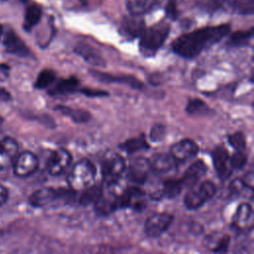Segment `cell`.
Instances as JSON below:
<instances>
[{
  "instance_id": "2e32d148",
  "label": "cell",
  "mask_w": 254,
  "mask_h": 254,
  "mask_svg": "<svg viewBox=\"0 0 254 254\" xmlns=\"http://www.w3.org/2000/svg\"><path fill=\"white\" fill-rule=\"evenodd\" d=\"M207 171L206 165L201 160H197L193 162L185 172L183 178L181 179L184 188L185 187H192L197 184V182L205 175Z\"/></svg>"
},
{
  "instance_id": "d6986e66",
  "label": "cell",
  "mask_w": 254,
  "mask_h": 254,
  "mask_svg": "<svg viewBox=\"0 0 254 254\" xmlns=\"http://www.w3.org/2000/svg\"><path fill=\"white\" fill-rule=\"evenodd\" d=\"M122 29L128 36L140 37L146 29L145 22L140 16H127L122 20Z\"/></svg>"
},
{
  "instance_id": "83f0119b",
  "label": "cell",
  "mask_w": 254,
  "mask_h": 254,
  "mask_svg": "<svg viewBox=\"0 0 254 254\" xmlns=\"http://www.w3.org/2000/svg\"><path fill=\"white\" fill-rule=\"evenodd\" d=\"M186 110L190 115H205L208 113L209 107L203 100L199 98H192L189 100Z\"/></svg>"
},
{
  "instance_id": "8fae6325",
  "label": "cell",
  "mask_w": 254,
  "mask_h": 254,
  "mask_svg": "<svg viewBox=\"0 0 254 254\" xmlns=\"http://www.w3.org/2000/svg\"><path fill=\"white\" fill-rule=\"evenodd\" d=\"M19 154V146L15 139L5 137L0 140V171L12 167L14 160Z\"/></svg>"
},
{
  "instance_id": "9a60e30c",
  "label": "cell",
  "mask_w": 254,
  "mask_h": 254,
  "mask_svg": "<svg viewBox=\"0 0 254 254\" xmlns=\"http://www.w3.org/2000/svg\"><path fill=\"white\" fill-rule=\"evenodd\" d=\"M74 53L80 56L86 63H88L92 66L103 67L106 65V62L104 58L91 46L88 44L78 43L74 47Z\"/></svg>"
},
{
  "instance_id": "ffe728a7",
  "label": "cell",
  "mask_w": 254,
  "mask_h": 254,
  "mask_svg": "<svg viewBox=\"0 0 254 254\" xmlns=\"http://www.w3.org/2000/svg\"><path fill=\"white\" fill-rule=\"evenodd\" d=\"M55 109L75 123H85L90 119V113L84 109L71 108L65 105H58Z\"/></svg>"
},
{
  "instance_id": "3957f363",
  "label": "cell",
  "mask_w": 254,
  "mask_h": 254,
  "mask_svg": "<svg viewBox=\"0 0 254 254\" xmlns=\"http://www.w3.org/2000/svg\"><path fill=\"white\" fill-rule=\"evenodd\" d=\"M96 170L94 165L87 159H81L75 163L67 177L69 188L74 190H84L93 186Z\"/></svg>"
},
{
  "instance_id": "cb8c5ba5",
  "label": "cell",
  "mask_w": 254,
  "mask_h": 254,
  "mask_svg": "<svg viewBox=\"0 0 254 254\" xmlns=\"http://www.w3.org/2000/svg\"><path fill=\"white\" fill-rule=\"evenodd\" d=\"M184 189V185L181 179H170L163 183L162 185V193L163 196L168 198H174L180 194L182 190Z\"/></svg>"
},
{
  "instance_id": "ba28073f",
  "label": "cell",
  "mask_w": 254,
  "mask_h": 254,
  "mask_svg": "<svg viewBox=\"0 0 254 254\" xmlns=\"http://www.w3.org/2000/svg\"><path fill=\"white\" fill-rule=\"evenodd\" d=\"M70 162V153L64 148H60L54 151L51 155L47 164V170L52 176H60L67 170Z\"/></svg>"
},
{
  "instance_id": "277c9868",
  "label": "cell",
  "mask_w": 254,
  "mask_h": 254,
  "mask_svg": "<svg viewBox=\"0 0 254 254\" xmlns=\"http://www.w3.org/2000/svg\"><path fill=\"white\" fill-rule=\"evenodd\" d=\"M216 192L215 185L210 181H203L197 183L187 191L184 203L188 209L194 210L201 207L207 200H209Z\"/></svg>"
},
{
  "instance_id": "ab89813d",
  "label": "cell",
  "mask_w": 254,
  "mask_h": 254,
  "mask_svg": "<svg viewBox=\"0 0 254 254\" xmlns=\"http://www.w3.org/2000/svg\"><path fill=\"white\" fill-rule=\"evenodd\" d=\"M8 195H9V192H8V189L2 185H0V206L3 205L7 198H8Z\"/></svg>"
},
{
  "instance_id": "7bdbcfd3",
  "label": "cell",
  "mask_w": 254,
  "mask_h": 254,
  "mask_svg": "<svg viewBox=\"0 0 254 254\" xmlns=\"http://www.w3.org/2000/svg\"><path fill=\"white\" fill-rule=\"evenodd\" d=\"M3 123V118L0 116V125Z\"/></svg>"
},
{
  "instance_id": "30bf717a",
  "label": "cell",
  "mask_w": 254,
  "mask_h": 254,
  "mask_svg": "<svg viewBox=\"0 0 254 254\" xmlns=\"http://www.w3.org/2000/svg\"><path fill=\"white\" fill-rule=\"evenodd\" d=\"M198 152V146L190 139H183L171 147L170 154L176 163H184L193 158Z\"/></svg>"
},
{
  "instance_id": "7402d4cb",
  "label": "cell",
  "mask_w": 254,
  "mask_h": 254,
  "mask_svg": "<svg viewBox=\"0 0 254 254\" xmlns=\"http://www.w3.org/2000/svg\"><path fill=\"white\" fill-rule=\"evenodd\" d=\"M157 0H126V8L131 15L141 16L154 8Z\"/></svg>"
},
{
  "instance_id": "d4e9b609",
  "label": "cell",
  "mask_w": 254,
  "mask_h": 254,
  "mask_svg": "<svg viewBox=\"0 0 254 254\" xmlns=\"http://www.w3.org/2000/svg\"><path fill=\"white\" fill-rule=\"evenodd\" d=\"M42 18V9L40 6L33 4L30 5L25 13V21L24 28L26 30H31L34 26H36Z\"/></svg>"
},
{
  "instance_id": "5b68a950",
  "label": "cell",
  "mask_w": 254,
  "mask_h": 254,
  "mask_svg": "<svg viewBox=\"0 0 254 254\" xmlns=\"http://www.w3.org/2000/svg\"><path fill=\"white\" fill-rule=\"evenodd\" d=\"M126 170L123 157L115 152H107L101 159V172L103 181L107 186L115 185Z\"/></svg>"
},
{
  "instance_id": "f1b7e54d",
  "label": "cell",
  "mask_w": 254,
  "mask_h": 254,
  "mask_svg": "<svg viewBox=\"0 0 254 254\" xmlns=\"http://www.w3.org/2000/svg\"><path fill=\"white\" fill-rule=\"evenodd\" d=\"M78 85V79L75 77H68L61 79L57 85L51 90V93H67L72 92Z\"/></svg>"
},
{
  "instance_id": "4316f807",
  "label": "cell",
  "mask_w": 254,
  "mask_h": 254,
  "mask_svg": "<svg viewBox=\"0 0 254 254\" xmlns=\"http://www.w3.org/2000/svg\"><path fill=\"white\" fill-rule=\"evenodd\" d=\"M232 10L241 15H252L254 12V0H227Z\"/></svg>"
},
{
  "instance_id": "836d02e7",
  "label": "cell",
  "mask_w": 254,
  "mask_h": 254,
  "mask_svg": "<svg viewBox=\"0 0 254 254\" xmlns=\"http://www.w3.org/2000/svg\"><path fill=\"white\" fill-rule=\"evenodd\" d=\"M228 142L236 151H243L246 146L245 136L241 132H235V133L229 135Z\"/></svg>"
},
{
  "instance_id": "44dd1931",
  "label": "cell",
  "mask_w": 254,
  "mask_h": 254,
  "mask_svg": "<svg viewBox=\"0 0 254 254\" xmlns=\"http://www.w3.org/2000/svg\"><path fill=\"white\" fill-rule=\"evenodd\" d=\"M252 219V207L249 203L243 202L238 205L233 215V224L237 228L246 227Z\"/></svg>"
},
{
  "instance_id": "b9f144b4",
  "label": "cell",
  "mask_w": 254,
  "mask_h": 254,
  "mask_svg": "<svg viewBox=\"0 0 254 254\" xmlns=\"http://www.w3.org/2000/svg\"><path fill=\"white\" fill-rule=\"evenodd\" d=\"M2 33H3V28H2V26H0V37H1Z\"/></svg>"
},
{
  "instance_id": "9c48e42d",
  "label": "cell",
  "mask_w": 254,
  "mask_h": 254,
  "mask_svg": "<svg viewBox=\"0 0 254 254\" xmlns=\"http://www.w3.org/2000/svg\"><path fill=\"white\" fill-rule=\"evenodd\" d=\"M151 172V166L149 159L143 157H137L133 159L127 169L128 179L135 184H144Z\"/></svg>"
},
{
  "instance_id": "1f68e13d",
  "label": "cell",
  "mask_w": 254,
  "mask_h": 254,
  "mask_svg": "<svg viewBox=\"0 0 254 254\" xmlns=\"http://www.w3.org/2000/svg\"><path fill=\"white\" fill-rule=\"evenodd\" d=\"M55 79H56V73L54 70L49 69V68L43 69L39 73V75L36 79L35 86L37 88H46L49 85H51Z\"/></svg>"
},
{
  "instance_id": "60d3db41",
  "label": "cell",
  "mask_w": 254,
  "mask_h": 254,
  "mask_svg": "<svg viewBox=\"0 0 254 254\" xmlns=\"http://www.w3.org/2000/svg\"><path fill=\"white\" fill-rule=\"evenodd\" d=\"M11 99V94L3 87H0V100L1 101H9Z\"/></svg>"
},
{
  "instance_id": "ac0fdd59",
  "label": "cell",
  "mask_w": 254,
  "mask_h": 254,
  "mask_svg": "<svg viewBox=\"0 0 254 254\" xmlns=\"http://www.w3.org/2000/svg\"><path fill=\"white\" fill-rule=\"evenodd\" d=\"M151 170L157 173H167L176 167V161L173 159L171 154L159 153L153 155L150 159Z\"/></svg>"
},
{
  "instance_id": "f546056e",
  "label": "cell",
  "mask_w": 254,
  "mask_h": 254,
  "mask_svg": "<svg viewBox=\"0 0 254 254\" xmlns=\"http://www.w3.org/2000/svg\"><path fill=\"white\" fill-rule=\"evenodd\" d=\"M216 239H210L209 243L207 244V247L215 253H224L227 251L230 238L226 234H222L219 237H215Z\"/></svg>"
},
{
  "instance_id": "484cf974",
  "label": "cell",
  "mask_w": 254,
  "mask_h": 254,
  "mask_svg": "<svg viewBox=\"0 0 254 254\" xmlns=\"http://www.w3.org/2000/svg\"><path fill=\"white\" fill-rule=\"evenodd\" d=\"M253 36V28H250L246 31H236L231 34L228 40V46L230 47H242L248 44L250 39Z\"/></svg>"
},
{
  "instance_id": "5bb4252c",
  "label": "cell",
  "mask_w": 254,
  "mask_h": 254,
  "mask_svg": "<svg viewBox=\"0 0 254 254\" xmlns=\"http://www.w3.org/2000/svg\"><path fill=\"white\" fill-rule=\"evenodd\" d=\"M90 73L96 79L103 82H107V83H110V82L121 83L135 89H141L144 86L141 80H139L137 77H134L132 75H115V74L102 72L99 70H90Z\"/></svg>"
},
{
  "instance_id": "6da1fadb",
  "label": "cell",
  "mask_w": 254,
  "mask_h": 254,
  "mask_svg": "<svg viewBox=\"0 0 254 254\" xmlns=\"http://www.w3.org/2000/svg\"><path fill=\"white\" fill-rule=\"evenodd\" d=\"M230 30L228 24L203 27L201 29L184 34L177 38L173 45V51L186 59L194 58L204 49L217 43L225 37Z\"/></svg>"
},
{
  "instance_id": "f35d334b",
  "label": "cell",
  "mask_w": 254,
  "mask_h": 254,
  "mask_svg": "<svg viewBox=\"0 0 254 254\" xmlns=\"http://www.w3.org/2000/svg\"><path fill=\"white\" fill-rule=\"evenodd\" d=\"M240 181L242 182V184L250 190H253V183H254V180H253V173L252 172H249L247 173L242 179H240Z\"/></svg>"
},
{
  "instance_id": "4dcf8cb0",
  "label": "cell",
  "mask_w": 254,
  "mask_h": 254,
  "mask_svg": "<svg viewBox=\"0 0 254 254\" xmlns=\"http://www.w3.org/2000/svg\"><path fill=\"white\" fill-rule=\"evenodd\" d=\"M225 0H195V6L205 13H214L224 5Z\"/></svg>"
},
{
  "instance_id": "ee69618b",
  "label": "cell",
  "mask_w": 254,
  "mask_h": 254,
  "mask_svg": "<svg viewBox=\"0 0 254 254\" xmlns=\"http://www.w3.org/2000/svg\"><path fill=\"white\" fill-rule=\"evenodd\" d=\"M80 1H83V0H80Z\"/></svg>"
},
{
  "instance_id": "8d00e7d4",
  "label": "cell",
  "mask_w": 254,
  "mask_h": 254,
  "mask_svg": "<svg viewBox=\"0 0 254 254\" xmlns=\"http://www.w3.org/2000/svg\"><path fill=\"white\" fill-rule=\"evenodd\" d=\"M179 11L177 10V4L175 0H169L166 5V15L170 19H176L178 17Z\"/></svg>"
},
{
  "instance_id": "7a4b0ae2",
  "label": "cell",
  "mask_w": 254,
  "mask_h": 254,
  "mask_svg": "<svg viewBox=\"0 0 254 254\" xmlns=\"http://www.w3.org/2000/svg\"><path fill=\"white\" fill-rule=\"evenodd\" d=\"M170 33V25L160 22L145 29L140 36V50L146 56H153L163 46Z\"/></svg>"
},
{
  "instance_id": "52a82bcc",
  "label": "cell",
  "mask_w": 254,
  "mask_h": 254,
  "mask_svg": "<svg viewBox=\"0 0 254 254\" xmlns=\"http://www.w3.org/2000/svg\"><path fill=\"white\" fill-rule=\"evenodd\" d=\"M174 216L168 212L154 213L147 218L144 224V231L149 237L162 235L173 223Z\"/></svg>"
},
{
  "instance_id": "e0dca14e",
  "label": "cell",
  "mask_w": 254,
  "mask_h": 254,
  "mask_svg": "<svg viewBox=\"0 0 254 254\" xmlns=\"http://www.w3.org/2000/svg\"><path fill=\"white\" fill-rule=\"evenodd\" d=\"M3 43L6 50L11 54L21 57H27L30 55L29 48L25 45L22 39L19 38L17 34H15L13 31H9L5 35Z\"/></svg>"
},
{
  "instance_id": "603a6c76",
  "label": "cell",
  "mask_w": 254,
  "mask_h": 254,
  "mask_svg": "<svg viewBox=\"0 0 254 254\" xmlns=\"http://www.w3.org/2000/svg\"><path fill=\"white\" fill-rule=\"evenodd\" d=\"M119 148L127 154H133V153L138 152L140 150L148 149L149 144L147 143L145 136L140 135L138 137H134V138H131V139H128V140L124 141L123 143H121L119 145Z\"/></svg>"
},
{
  "instance_id": "7c38bea8",
  "label": "cell",
  "mask_w": 254,
  "mask_h": 254,
  "mask_svg": "<svg viewBox=\"0 0 254 254\" xmlns=\"http://www.w3.org/2000/svg\"><path fill=\"white\" fill-rule=\"evenodd\" d=\"M61 195V190L51 187H44L35 190L30 195L29 202L34 207H46L55 202Z\"/></svg>"
},
{
  "instance_id": "d590c367",
  "label": "cell",
  "mask_w": 254,
  "mask_h": 254,
  "mask_svg": "<svg viewBox=\"0 0 254 254\" xmlns=\"http://www.w3.org/2000/svg\"><path fill=\"white\" fill-rule=\"evenodd\" d=\"M166 135V127L162 124H155L150 131V139L152 142H159L164 139Z\"/></svg>"
},
{
  "instance_id": "d6a6232c",
  "label": "cell",
  "mask_w": 254,
  "mask_h": 254,
  "mask_svg": "<svg viewBox=\"0 0 254 254\" xmlns=\"http://www.w3.org/2000/svg\"><path fill=\"white\" fill-rule=\"evenodd\" d=\"M82 194L80 196V202L83 204L86 203H90V202H95L96 199L99 197V195L101 194V189L98 187H89L86 190H82Z\"/></svg>"
},
{
  "instance_id": "4fadbf2b",
  "label": "cell",
  "mask_w": 254,
  "mask_h": 254,
  "mask_svg": "<svg viewBox=\"0 0 254 254\" xmlns=\"http://www.w3.org/2000/svg\"><path fill=\"white\" fill-rule=\"evenodd\" d=\"M212 162L215 168V171L220 180L224 181L229 178L232 172V168L230 166L229 155L227 150L223 146H217L212 151Z\"/></svg>"
},
{
  "instance_id": "8992f818",
  "label": "cell",
  "mask_w": 254,
  "mask_h": 254,
  "mask_svg": "<svg viewBox=\"0 0 254 254\" xmlns=\"http://www.w3.org/2000/svg\"><path fill=\"white\" fill-rule=\"evenodd\" d=\"M38 166L39 160L37 156L30 151H24L17 155L13 162L12 169L15 176L19 178H27L37 171Z\"/></svg>"
},
{
  "instance_id": "74e56055",
  "label": "cell",
  "mask_w": 254,
  "mask_h": 254,
  "mask_svg": "<svg viewBox=\"0 0 254 254\" xmlns=\"http://www.w3.org/2000/svg\"><path fill=\"white\" fill-rule=\"evenodd\" d=\"M80 92L89 97H101V96L108 95V93L104 90L91 89V88H82V89H80Z\"/></svg>"
},
{
  "instance_id": "e575fe53",
  "label": "cell",
  "mask_w": 254,
  "mask_h": 254,
  "mask_svg": "<svg viewBox=\"0 0 254 254\" xmlns=\"http://www.w3.org/2000/svg\"><path fill=\"white\" fill-rule=\"evenodd\" d=\"M229 161L232 170H239L245 166L247 162V156L242 151H236L231 157H229Z\"/></svg>"
}]
</instances>
